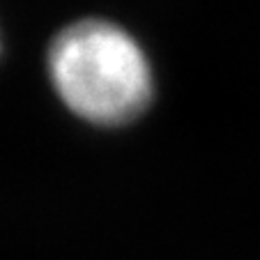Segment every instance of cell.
<instances>
[{
  "label": "cell",
  "mask_w": 260,
  "mask_h": 260,
  "mask_svg": "<svg viewBox=\"0 0 260 260\" xmlns=\"http://www.w3.org/2000/svg\"><path fill=\"white\" fill-rule=\"evenodd\" d=\"M46 69L64 106L99 127L136 120L154 94L152 64L143 46L106 19L64 25L49 46Z\"/></svg>",
  "instance_id": "obj_1"
}]
</instances>
